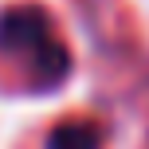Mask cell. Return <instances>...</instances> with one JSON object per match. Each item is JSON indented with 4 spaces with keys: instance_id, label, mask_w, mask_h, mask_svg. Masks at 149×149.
Listing matches in <instances>:
<instances>
[{
    "instance_id": "2",
    "label": "cell",
    "mask_w": 149,
    "mask_h": 149,
    "mask_svg": "<svg viewBox=\"0 0 149 149\" xmlns=\"http://www.w3.org/2000/svg\"><path fill=\"white\" fill-rule=\"evenodd\" d=\"M47 149H98V130L86 122H63L51 130Z\"/></svg>"
},
{
    "instance_id": "1",
    "label": "cell",
    "mask_w": 149,
    "mask_h": 149,
    "mask_svg": "<svg viewBox=\"0 0 149 149\" xmlns=\"http://www.w3.org/2000/svg\"><path fill=\"white\" fill-rule=\"evenodd\" d=\"M0 51L28 59L36 82L47 90L59 86L71 71V55H67V47H59L43 8H8V12H0Z\"/></svg>"
}]
</instances>
